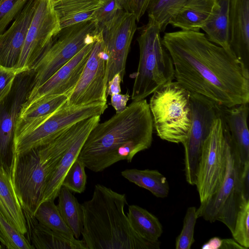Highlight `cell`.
Here are the masks:
<instances>
[{
	"mask_svg": "<svg viewBox=\"0 0 249 249\" xmlns=\"http://www.w3.org/2000/svg\"><path fill=\"white\" fill-rule=\"evenodd\" d=\"M175 79L191 93L231 107L249 102V70L234 53L210 41L200 31L165 33Z\"/></svg>",
	"mask_w": 249,
	"mask_h": 249,
	"instance_id": "6da1fadb",
	"label": "cell"
},
{
	"mask_svg": "<svg viewBox=\"0 0 249 249\" xmlns=\"http://www.w3.org/2000/svg\"><path fill=\"white\" fill-rule=\"evenodd\" d=\"M122 79L120 73L116 74L113 77L107 82V95L120 93L121 91L120 83ZM123 82V81H122Z\"/></svg>",
	"mask_w": 249,
	"mask_h": 249,
	"instance_id": "b9f144b4",
	"label": "cell"
},
{
	"mask_svg": "<svg viewBox=\"0 0 249 249\" xmlns=\"http://www.w3.org/2000/svg\"><path fill=\"white\" fill-rule=\"evenodd\" d=\"M216 1L217 0H189L171 19L169 24L180 30L200 31Z\"/></svg>",
	"mask_w": 249,
	"mask_h": 249,
	"instance_id": "d4e9b609",
	"label": "cell"
},
{
	"mask_svg": "<svg viewBox=\"0 0 249 249\" xmlns=\"http://www.w3.org/2000/svg\"><path fill=\"white\" fill-rule=\"evenodd\" d=\"M220 249H246L233 238L222 239Z\"/></svg>",
	"mask_w": 249,
	"mask_h": 249,
	"instance_id": "7bdbcfd3",
	"label": "cell"
},
{
	"mask_svg": "<svg viewBox=\"0 0 249 249\" xmlns=\"http://www.w3.org/2000/svg\"><path fill=\"white\" fill-rule=\"evenodd\" d=\"M69 95L45 96L23 104L16 122L14 138L29 131L51 116L67 101Z\"/></svg>",
	"mask_w": 249,
	"mask_h": 249,
	"instance_id": "ffe728a7",
	"label": "cell"
},
{
	"mask_svg": "<svg viewBox=\"0 0 249 249\" xmlns=\"http://www.w3.org/2000/svg\"><path fill=\"white\" fill-rule=\"evenodd\" d=\"M57 163L40 156L37 149L15 155L11 174L22 210L34 214Z\"/></svg>",
	"mask_w": 249,
	"mask_h": 249,
	"instance_id": "ba28073f",
	"label": "cell"
},
{
	"mask_svg": "<svg viewBox=\"0 0 249 249\" xmlns=\"http://www.w3.org/2000/svg\"><path fill=\"white\" fill-rule=\"evenodd\" d=\"M228 132L222 114L214 122L203 143L195 185L200 203L217 191L224 178L226 168Z\"/></svg>",
	"mask_w": 249,
	"mask_h": 249,
	"instance_id": "30bf717a",
	"label": "cell"
},
{
	"mask_svg": "<svg viewBox=\"0 0 249 249\" xmlns=\"http://www.w3.org/2000/svg\"><path fill=\"white\" fill-rule=\"evenodd\" d=\"M57 207L62 218L76 239H79L83 228V213L80 204L72 192L62 186L58 195Z\"/></svg>",
	"mask_w": 249,
	"mask_h": 249,
	"instance_id": "f1b7e54d",
	"label": "cell"
},
{
	"mask_svg": "<svg viewBox=\"0 0 249 249\" xmlns=\"http://www.w3.org/2000/svg\"><path fill=\"white\" fill-rule=\"evenodd\" d=\"M23 212L27 239L34 249H88L82 239L67 238L39 223L33 213Z\"/></svg>",
	"mask_w": 249,
	"mask_h": 249,
	"instance_id": "44dd1931",
	"label": "cell"
},
{
	"mask_svg": "<svg viewBox=\"0 0 249 249\" xmlns=\"http://www.w3.org/2000/svg\"><path fill=\"white\" fill-rule=\"evenodd\" d=\"M129 98L128 93L124 94L116 93L111 95V104L115 109L116 113L121 112L125 109Z\"/></svg>",
	"mask_w": 249,
	"mask_h": 249,
	"instance_id": "ab89813d",
	"label": "cell"
},
{
	"mask_svg": "<svg viewBox=\"0 0 249 249\" xmlns=\"http://www.w3.org/2000/svg\"><path fill=\"white\" fill-rule=\"evenodd\" d=\"M122 9L118 0H105L95 11L91 20L95 23L98 30L100 31Z\"/></svg>",
	"mask_w": 249,
	"mask_h": 249,
	"instance_id": "8d00e7d4",
	"label": "cell"
},
{
	"mask_svg": "<svg viewBox=\"0 0 249 249\" xmlns=\"http://www.w3.org/2000/svg\"><path fill=\"white\" fill-rule=\"evenodd\" d=\"M2 0H0V2L2 1Z\"/></svg>",
	"mask_w": 249,
	"mask_h": 249,
	"instance_id": "7dc6e473",
	"label": "cell"
},
{
	"mask_svg": "<svg viewBox=\"0 0 249 249\" xmlns=\"http://www.w3.org/2000/svg\"><path fill=\"white\" fill-rule=\"evenodd\" d=\"M233 238L242 246L249 248V199L244 197L231 232Z\"/></svg>",
	"mask_w": 249,
	"mask_h": 249,
	"instance_id": "d6a6232c",
	"label": "cell"
},
{
	"mask_svg": "<svg viewBox=\"0 0 249 249\" xmlns=\"http://www.w3.org/2000/svg\"><path fill=\"white\" fill-rule=\"evenodd\" d=\"M198 218L196 208L194 206L187 208L183 220L182 230L176 239V249H190L195 242L194 231Z\"/></svg>",
	"mask_w": 249,
	"mask_h": 249,
	"instance_id": "e575fe53",
	"label": "cell"
},
{
	"mask_svg": "<svg viewBox=\"0 0 249 249\" xmlns=\"http://www.w3.org/2000/svg\"><path fill=\"white\" fill-rule=\"evenodd\" d=\"M85 168L84 163L77 159L66 173L62 183V186L67 188L71 192H84L87 179Z\"/></svg>",
	"mask_w": 249,
	"mask_h": 249,
	"instance_id": "836d02e7",
	"label": "cell"
},
{
	"mask_svg": "<svg viewBox=\"0 0 249 249\" xmlns=\"http://www.w3.org/2000/svg\"><path fill=\"white\" fill-rule=\"evenodd\" d=\"M125 194L95 185L89 200L81 204V235L88 249H159V241L146 240L132 228L124 208Z\"/></svg>",
	"mask_w": 249,
	"mask_h": 249,
	"instance_id": "3957f363",
	"label": "cell"
},
{
	"mask_svg": "<svg viewBox=\"0 0 249 249\" xmlns=\"http://www.w3.org/2000/svg\"><path fill=\"white\" fill-rule=\"evenodd\" d=\"M229 1L230 0H217L201 29L210 41L232 52L230 43Z\"/></svg>",
	"mask_w": 249,
	"mask_h": 249,
	"instance_id": "484cf974",
	"label": "cell"
},
{
	"mask_svg": "<svg viewBox=\"0 0 249 249\" xmlns=\"http://www.w3.org/2000/svg\"><path fill=\"white\" fill-rule=\"evenodd\" d=\"M222 239L214 237L205 243L201 247L202 249H220Z\"/></svg>",
	"mask_w": 249,
	"mask_h": 249,
	"instance_id": "ee69618b",
	"label": "cell"
},
{
	"mask_svg": "<svg viewBox=\"0 0 249 249\" xmlns=\"http://www.w3.org/2000/svg\"><path fill=\"white\" fill-rule=\"evenodd\" d=\"M36 0H27L11 26L0 35V65L16 68L35 12Z\"/></svg>",
	"mask_w": 249,
	"mask_h": 249,
	"instance_id": "e0dca14e",
	"label": "cell"
},
{
	"mask_svg": "<svg viewBox=\"0 0 249 249\" xmlns=\"http://www.w3.org/2000/svg\"><path fill=\"white\" fill-rule=\"evenodd\" d=\"M102 0V1H104V0Z\"/></svg>",
	"mask_w": 249,
	"mask_h": 249,
	"instance_id": "bcb514c9",
	"label": "cell"
},
{
	"mask_svg": "<svg viewBox=\"0 0 249 249\" xmlns=\"http://www.w3.org/2000/svg\"><path fill=\"white\" fill-rule=\"evenodd\" d=\"M190 92L180 83L169 82L156 90L149 104L157 135L169 142L182 143L192 122Z\"/></svg>",
	"mask_w": 249,
	"mask_h": 249,
	"instance_id": "5b68a950",
	"label": "cell"
},
{
	"mask_svg": "<svg viewBox=\"0 0 249 249\" xmlns=\"http://www.w3.org/2000/svg\"><path fill=\"white\" fill-rule=\"evenodd\" d=\"M190 101L191 125L188 136L182 143L184 147L186 180L190 185H195L203 143L215 120L222 115L223 107L195 93H191Z\"/></svg>",
	"mask_w": 249,
	"mask_h": 249,
	"instance_id": "8fae6325",
	"label": "cell"
},
{
	"mask_svg": "<svg viewBox=\"0 0 249 249\" xmlns=\"http://www.w3.org/2000/svg\"><path fill=\"white\" fill-rule=\"evenodd\" d=\"M28 72L17 75L10 93L0 103V165L10 171L17 120L32 87Z\"/></svg>",
	"mask_w": 249,
	"mask_h": 249,
	"instance_id": "9a60e30c",
	"label": "cell"
},
{
	"mask_svg": "<svg viewBox=\"0 0 249 249\" xmlns=\"http://www.w3.org/2000/svg\"><path fill=\"white\" fill-rule=\"evenodd\" d=\"M249 103L223 107V118L242 165L249 162Z\"/></svg>",
	"mask_w": 249,
	"mask_h": 249,
	"instance_id": "7402d4cb",
	"label": "cell"
},
{
	"mask_svg": "<svg viewBox=\"0 0 249 249\" xmlns=\"http://www.w3.org/2000/svg\"><path fill=\"white\" fill-rule=\"evenodd\" d=\"M229 16L231 48L249 70V0H230Z\"/></svg>",
	"mask_w": 249,
	"mask_h": 249,
	"instance_id": "ac0fdd59",
	"label": "cell"
},
{
	"mask_svg": "<svg viewBox=\"0 0 249 249\" xmlns=\"http://www.w3.org/2000/svg\"><path fill=\"white\" fill-rule=\"evenodd\" d=\"M0 242L9 249H34L28 239L0 213Z\"/></svg>",
	"mask_w": 249,
	"mask_h": 249,
	"instance_id": "1f68e13d",
	"label": "cell"
},
{
	"mask_svg": "<svg viewBox=\"0 0 249 249\" xmlns=\"http://www.w3.org/2000/svg\"><path fill=\"white\" fill-rule=\"evenodd\" d=\"M160 33L158 25L149 19L141 29L137 38L140 57L131 94L133 101L145 99L175 79L173 61L162 42Z\"/></svg>",
	"mask_w": 249,
	"mask_h": 249,
	"instance_id": "277c9868",
	"label": "cell"
},
{
	"mask_svg": "<svg viewBox=\"0 0 249 249\" xmlns=\"http://www.w3.org/2000/svg\"><path fill=\"white\" fill-rule=\"evenodd\" d=\"M153 122L146 100L133 101L124 110L99 122L91 130L78 159L94 172L122 160L131 162L153 141Z\"/></svg>",
	"mask_w": 249,
	"mask_h": 249,
	"instance_id": "7a4b0ae2",
	"label": "cell"
},
{
	"mask_svg": "<svg viewBox=\"0 0 249 249\" xmlns=\"http://www.w3.org/2000/svg\"><path fill=\"white\" fill-rule=\"evenodd\" d=\"M243 196L249 199V162L243 165L241 176Z\"/></svg>",
	"mask_w": 249,
	"mask_h": 249,
	"instance_id": "60d3db41",
	"label": "cell"
},
{
	"mask_svg": "<svg viewBox=\"0 0 249 249\" xmlns=\"http://www.w3.org/2000/svg\"><path fill=\"white\" fill-rule=\"evenodd\" d=\"M27 0H2L0 2V35L21 11Z\"/></svg>",
	"mask_w": 249,
	"mask_h": 249,
	"instance_id": "d590c367",
	"label": "cell"
},
{
	"mask_svg": "<svg viewBox=\"0 0 249 249\" xmlns=\"http://www.w3.org/2000/svg\"><path fill=\"white\" fill-rule=\"evenodd\" d=\"M100 116H95L88 118L84 128L71 143L53 171L47 183L39 205L45 201H54L57 197L66 173L78 158L87 137L91 130L100 122Z\"/></svg>",
	"mask_w": 249,
	"mask_h": 249,
	"instance_id": "d6986e66",
	"label": "cell"
},
{
	"mask_svg": "<svg viewBox=\"0 0 249 249\" xmlns=\"http://www.w3.org/2000/svg\"><path fill=\"white\" fill-rule=\"evenodd\" d=\"M227 162L224 178L217 191L196 209L198 217L211 223L219 221L232 232L244 198L241 176L242 165L228 130Z\"/></svg>",
	"mask_w": 249,
	"mask_h": 249,
	"instance_id": "8992f818",
	"label": "cell"
},
{
	"mask_svg": "<svg viewBox=\"0 0 249 249\" xmlns=\"http://www.w3.org/2000/svg\"><path fill=\"white\" fill-rule=\"evenodd\" d=\"M189 0H151L147 10L148 19L164 32L171 19Z\"/></svg>",
	"mask_w": 249,
	"mask_h": 249,
	"instance_id": "4dcf8cb0",
	"label": "cell"
},
{
	"mask_svg": "<svg viewBox=\"0 0 249 249\" xmlns=\"http://www.w3.org/2000/svg\"><path fill=\"white\" fill-rule=\"evenodd\" d=\"M137 22L133 14L122 9L101 30L107 57V81L118 73L123 81L127 56L137 30Z\"/></svg>",
	"mask_w": 249,
	"mask_h": 249,
	"instance_id": "5bb4252c",
	"label": "cell"
},
{
	"mask_svg": "<svg viewBox=\"0 0 249 249\" xmlns=\"http://www.w3.org/2000/svg\"><path fill=\"white\" fill-rule=\"evenodd\" d=\"M33 215L41 224L67 238L75 240L72 232L62 218L53 200L40 203Z\"/></svg>",
	"mask_w": 249,
	"mask_h": 249,
	"instance_id": "f546056e",
	"label": "cell"
},
{
	"mask_svg": "<svg viewBox=\"0 0 249 249\" xmlns=\"http://www.w3.org/2000/svg\"><path fill=\"white\" fill-rule=\"evenodd\" d=\"M2 248V247L1 245L0 244V249H1Z\"/></svg>",
	"mask_w": 249,
	"mask_h": 249,
	"instance_id": "f6af8a7d",
	"label": "cell"
},
{
	"mask_svg": "<svg viewBox=\"0 0 249 249\" xmlns=\"http://www.w3.org/2000/svg\"><path fill=\"white\" fill-rule=\"evenodd\" d=\"M122 8L135 16L137 22L147 11L151 0H118Z\"/></svg>",
	"mask_w": 249,
	"mask_h": 249,
	"instance_id": "f35d334b",
	"label": "cell"
},
{
	"mask_svg": "<svg viewBox=\"0 0 249 249\" xmlns=\"http://www.w3.org/2000/svg\"><path fill=\"white\" fill-rule=\"evenodd\" d=\"M98 31L95 23L91 20L61 29L35 65L31 89L43 84L85 46L92 42Z\"/></svg>",
	"mask_w": 249,
	"mask_h": 249,
	"instance_id": "52a82bcc",
	"label": "cell"
},
{
	"mask_svg": "<svg viewBox=\"0 0 249 249\" xmlns=\"http://www.w3.org/2000/svg\"><path fill=\"white\" fill-rule=\"evenodd\" d=\"M61 29L90 20L100 8L101 0H53Z\"/></svg>",
	"mask_w": 249,
	"mask_h": 249,
	"instance_id": "cb8c5ba5",
	"label": "cell"
},
{
	"mask_svg": "<svg viewBox=\"0 0 249 249\" xmlns=\"http://www.w3.org/2000/svg\"><path fill=\"white\" fill-rule=\"evenodd\" d=\"M93 42L85 46L43 84L31 89L24 104H29L42 97L62 94L69 96L81 76L90 53Z\"/></svg>",
	"mask_w": 249,
	"mask_h": 249,
	"instance_id": "2e32d148",
	"label": "cell"
},
{
	"mask_svg": "<svg viewBox=\"0 0 249 249\" xmlns=\"http://www.w3.org/2000/svg\"><path fill=\"white\" fill-rule=\"evenodd\" d=\"M66 102L37 127L14 139L13 156L47 144L78 122L101 116L108 107L107 103L68 105Z\"/></svg>",
	"mask_w": 249,
	"mask_h": 249,
	"instance_id": "9c48e42d",
	"label": "cell"
},
{
	"mask_svg": "<svg viewBox=\"0 0 249 249\" xmlns=\"http://www.w3.org/2000/svg\"><path fill=\"white\" fill-rule=\"evenodd\" d=\"M22 72L17 68L0 65V103L10 93L17 75Z\"/></svg>",
	"mask_w": 249,
	"mask_h": 249,
	"instance_id": "74e56055",
	"label": "cell"
},
{
	"mask_svg": "<svg viewBox=\"0 0 249 249\" xmlns=\"http://www.w3.org/2000/svg\"><path fill=\"white\" fill-rule=\"evenodd\" d=\"M126 215L132 228L139 236L149 241H159L163 228L155 215L136 205L128 206Z\"/></svg>",
	"mask_w": 249,
	"mask_h": 249,
	"instance_id": "4316f807",
	"label": "cell"
},
{
	"mask_svg": "<svg viewBox=\"0 0 249 249\" xmlns=\"http://www.w3.org/2000/svg\"><path fill=\"white\" fill-rule=\"evenodd\" d=\"M61 30L53 0H36L16 68L22 72L33 70Z\"/></svg>",
	"mask_w": 249,
	"mask_h": 249,
	"instance_id": "7c38bea8",
	"label": "cell"
},
{
	"mask_svg": "<svg viewBox=\"0 0 249 249\" xmlns=\"http://www.w3.org/2000/svg\"><path fill=\"white\" fill-rule=\"evenodd\" d=\"M0 213L20 233L27 234L26 220L11 171L0 165Z\"/></svg>",
	"mask_w": 249,
	"mask_h": 249,
	"instance_id": "603a6c76",
	"label": "cell"
},
{
	"mask_svg": "<svg viewBox=\"0 0 249 249\" xmlns=\"http://www.w3.org/2000/svg\"><path fill=\"white\" fill-rule=\"evenodd\" d=\"M107 59L100 30L94 36L92 49L81 76L68 96V105L107 103Z\"/></svg>",
	"mask_w": 249,
	"mask_h": 249,
	"instance_id": "4fadbf2b",
	"label": "cell"
},
{
	"mask_svg": "<svg viewBox=\"0 0 249 249\" xmlns=\"http://www.w3.org/2000/svg\"><path fill=\"white\" fill-rule=\"evenodd\" d=\"M122 176L130 182L146 189L159 198L168 196L169 186L166 177L157 170L126 169Z\"/></svg>",
	"mask_w": 249,
	"mask_h": 249,
	"instance_id": "83f0119b",
	"label": "cell"
}]
</instances>
